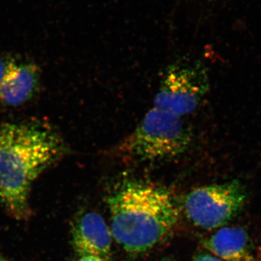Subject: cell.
<instances>
[{
    "mask_svg": "<svg viewBox=\"0 0 261 261\" xmlns=\"http://www.w3.org/2000/svg\"><path fill=\"white\" fill-rule=\"evenodd\" d=\"M58 130L42 122L0 126V201L17 219L29 214L33 182L68 153Z\"/></svg>",
    "mask_w": 261,
    "mask_h": 261,
    "instance_id": "obj_1",
    "label": "cell"
},
{
    "mask_svg": "<svg viewBox=\"0 0 261 261\" xmlns=\"http://www.w3.org/2000/svg\"><path fill=\"white\" fill-rule=\"evenodd\" d=\"M113 238L124 250L140 253L166 238L178 220L172 196L159 187L128 182L108 199Z\"/></svg>",
    "mask_w": 261,
    "mask_h": 261,
    "instance_id": "obj_2",
    "label": "cell"
},
{
    "mask_svg": "<svg viewBox=\"0 0 261 261\" xmlns=\"http://www.w3.org/2000/svg\"><path fill=\"white\" fill-rule=\"evenodd\" d=\"M192 142L191 128L183 117L153 106L123 142L121 149L140 161H163L185 153Z\"/></svg>",
    "mask_w": 261,
    "mask_h": 261,
    "instance_id": "obj_3",
    "label": "cell"
},
{
    "mask_svg": "<svg viewBox=\"0 0 261 261\" xmlns=\"http://www.w3.org/2000/svg\"><path fill=\"white\" fill-rule=\"evenodd\" d=\"M209 89L205 65L198 60L180 58L165 70L154 106L184 117L195 112Z\"/></svg>",
    "mask_w": 261,
    "mask_h": 261,
    "instance_id": "obj_4",
    "label": "cell"
},
{
    "mask_svg": "<svg viewBox=\"0 0 261 261\" xmlns=\"http://www.w3.org/2000/svg\"><path fill=\"white\" fill-rule=\"evenodd\" d=\"M247 192L238 180L196 188L187 195L185 211L195 226L211 230L229 222L244 208Z\"/></svg>",
    "mask_w": 261,
    "mask_h": 261,
    "instance_id": "obj_5",
    "label": "cell"
},
{
    "mask_svg": "<svg viewBox=\"0 0 261 261\" xmlns=\"http://www.w3.org/2000/svg\"><path fill=\"white\" fill-rule=\"evenodd\" d=\"M40 70L35 63L9 59L0 89V103L19 107L29 102L39 90Z\"/></svg>",
    "mask_w": 261,
    "mask_h": 261,
    "instance_id": "obj_6",
    "label": "cell"
},
{
    "mask_svg": "<svg viewBox=\"0 0 261 261\" xmlns=\"http://www.w3.org/2000/svg\"><path fill=\"white\" fill-rule=\"evenodd\" d=\"M113 235L100 215L89 212L81 216L72 230V245L82 256H97L106 260L112 246Z\"/></svg>",
    "mask_w": 261,
    "mask_h": 261,
    "instance_id": "obj_7",
    "label": "cell"
},
{
    "mask_svg": "<svg viewBox=\"0 0 261 261\" xmlns=\"http://www.w3.org/2000/svg\"><path fill=\"white\" fill-rule=\"evenodd\" d=\"M204 247L226 261H254L251 240L241 227H223L203 242Z\"/></svg>",
    "mask_w": 261,
    "mask_h": 261,
    "instance_id": "obj_8",
    "label": "cell"
},
{
    "mask_svg": "<svg viewBox=\"0 0 261 261\" xmlns=\"http://www.w3.org/2000/svg\"><path fill=\"white\" fill-rule=\"evenodd\" d=\"M8 62H9V59H6V58L0 56V89H1L5 73L8 68Z\"/></svg>",
    "mask_w": 261,
    "mask_h": 261,
    "instance_id": "obj_9",
    "label": "cell"
},
{
    "mask_svg": "<svg viewBox=\"0 0 261 261\" xmlns=\"http://www.w3.org/2000/svg\"><path fill=\"white\" fill-rule=\"evenodd\" d=\"M194 261H223L219 257L213 256L209 254H202L196 257Z\"/></svg>",
    "mask_w": 261,
    "mask_h": 261,
    "instance_id": "obj_10",
    "label": "cell"
},
{
    "mask_svg": "<svg viewBox=\"0 0 261 261\" xmlns=\"http://www.w3.org/2000/svg\"><path fill=\"white\" fill-rule=\"evenodd\" d=\"M78 261H106V260L99 257L87 255V256L81 257L80 260Z\"/></svg>",
    "mask_w": 261,
    "mask_h": 261,
    "instance_id": "obj_11",
    "label": "cell"
},
{
    "mask_svg": "<svg viewBox=\"0 0 261 261\" xmlns=\"http://www.w3.org/2000/svg\"><path fill=\"white\" fill-rule=\"evenodd\" d=\"M254 261H261V245L257 250L256 255L254 257Z\"/></svg>",
    "mask_w": 261,
    "mask_h": 261,
    "instance_id": "obj_12",
    "label": "cell"
},
{
    "mask_svg": "<svg viewBox=\"0 0 261 261\" xmlns=\"http://www.w3.org/2000/svg\"><path fill=\"white\" fill-rule=\"evenodd\" d=\"M0 261H9L7 260L6 258H5L3 256V255H0Z\"/></svg>",
    "mask_w": 261,
    "mask_h": 261,
    "instance_id": "obj_13",
    "label": "cell"
}]
</instances>
